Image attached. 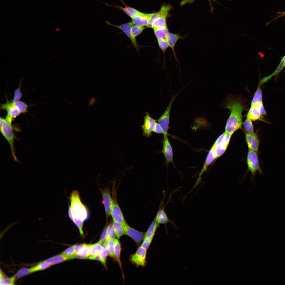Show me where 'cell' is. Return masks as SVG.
<instances>
[{
    "label": "cell",
    "instance_id": "1",
    "mask_svg": "<svg viewBox=\"0 0 285 285\" xmlns=\"http://www.w3.org/2000/svg\"><path fill=\"white\" fill-rule=\"evenodd\" d=\"M245 102L241 95H227L221 105L229 110L230 115L226 124L225 132L231 135L240 129L242 124V113L245 110Z\"/></svg>",
    "mask_w": 285,
    "mask_h": 285
},
{
    "label": "cell",
    "instance_id": "2",
    "mask_svg": "<svg viewBox=\"0 0 285 285\" xmlns=\"http://www.w3.org/2000/svg\"><path fill=\"white\" fill-rule=\"evenodd\" d=\"M70 200L73 216L84 221L87 220L88 211L81 201L79 192L77 190L73 191L70 195Z\"/></svg>",
    "mask_w": 285,
    "mask_h": 285
},
{
    "label": "cell",
    "instance_id": "3",
    "mask_svg": "<svg viewBox=\"0 0 285 285\" xmlns=\"http://www.w3.org/2000/svg\"><path fill=\"white\" fill-rule=\"evenodd\" d=\"M0 118L1 132L10 145L13 159L15 161L17 162L18 160L15 154L14 147L15 136L13 130L12 123L10 122L5 118L1 117Z\"/></svg>",
    "mask_w": 285,
    "mask_h": 285
},
{
    "label": "cell",
    "instance_id": "4",
    "mask_svg": "<svg viewBox=\"0 0 285 285\" xmlns=\"http://www.w3.org/2000/svg\"><path fill=\"white\" fill-rule=\"evenodd\" d=\"M180 92V91L172 97L165 112L157 120L162 129L164 136L167 135L168 130L169 129V116L171 107L175 99Z\"/></svg>",
    "mask_w": 285,
    "mask_h": 285
},
{
    "label": "cell",
    "instance_id": "5",
    "mask_svg": "<svg viewBox=\"0 0 285 285\" xmlns=\"http://www.w3.org/2000/svg\"><path fill=\"white\" fill-rule=\"evenodd\" d=\"M171 5H163L158 11L159 15L153 21L152 28H164L167 27L166 19L169 11L171 9Z\"/></svg>",
    "mask_w": 285,
    "mask_h": 285
},
{
    "label": "cell",
    "instance_id": "6",
    "mask_svg": "<svg viewBox=\"0 0 285 285\" xmlns=\"http://www.w3.org/2000/svg\"><path fill=\"white\" fill-rule=\"evenodd\" d=\"M105 22L107 25L116 27L122 31L130 40L133 45L138 52L140 46L137 43L136 38L132 37L131 33V27L134 25L132 22L119 25L112 24L107 21Z\"/></svg>",
    "mask_w": 285,
    "mask_h": 285
},
{
    "label": "cell",
    "instance_id": "7",
    "mask_svg": "<svg viewBox=\"0 0 285 285\" xmlns=\"http://www.w3.org/2000/svg\"><path fill=\"white\" fill-rule=\"evenodd\" d=\"M111 216L113 220L120 224L123 227L127 224L118 203L114 198H113Z\"/></svg>",
    "mask_w": 285,
    "mask_h": 285
},
{
    "label": "cell",
    "instance_id": "8",
    "mask_svg": "<svg viewBox=\"0 0 285 285\" xmlns=\"http://www.w3.org/2000/svg\"><path fill=\"white\" fill-rule=\"evenodd\" d=\"M247 164L249 170L253 174L257 171L261 172L256 152L249 150L247 157Z\"/></svg>",
    "mask_w": 285,
    "mask_h": 285
},
{
    "label": "cell",
    "instance_id": "9",
    "mask_svg": "<svg viewBox=\"0 0 285 285\" xmlns=\"http://www.w3.org/2000/svg\"><path fill=\"white\" fill-rule=\"evenodd\" d=\"M101 192L106 216V218H108L111 216L113 198L111 196L109 188L107 187L103 189H101Z\"/></svg>",
    "mask_w": 285,
    "mask_h": 285
},
{
    "label": "cell",
    "instance_id": "10",
    "mask_svg": "<svg viewBox=\"0 0 285 285\" xmlns=\"http://www.w3.org/2000/svg\"><path fill=\"white\" fill-rule=\"evenodd\" d=\"M146 250L140 246L135 253L131 256L130 260L131 262L137 266H145L146 263Z\"/></svg>",
    "mask_w": 285,
    "mask_h": 285
},
{
    "label": "cell",
    "instance_id": "11",
    "mask_svg": "<svg viewBox=\"0 0 285 285\" xmlns=\"http://www.w3.org/2000/svg\"><path fill=\"white\" fill-rule=\"evenodd\" d=\"M156 122V121L151 117L148 112H146L144 116V124L141 126L144 135L147 137L150 136Z\"/></svg>",
    "mask_w": 285,
    "mask_h": 285
},
{
    "label": "cell",
    "instance_id": "12",
    "mask_svg": "<svg viewBox=\"0 0 285 285\" xmlns=\"http://www.w3.org/2000/svg\"><path fill=\"white\" fill-rule=\"evenodd\" d=\"M123 228L125 234L130 237L137 243L139 244L143 240L145 236V233L132 228L128 224Z\"/></svg>",
    "mask_w": 285,
    "mask_h": 285
},
{
    "label": "cell",
    "instance_id": "13",
    "mask_svg": "<svg viewBox=\"0 0 285 285\" xmlns=\"http://www.w3.org/2000/svg\"><path fill=\"white\" fill-rule=\"evenodd\" d=\"M7 102L4 104H1V109L6 110L7 115L13 120L21 114L19 110L15 106L13 102L7 99Z\"/></svg>",
    "mask_w": 285,
    "mask_h": 285
},
{
    "label": "cell",
    "instance_id": "14",
    "mask_svg": "<svg viewBox=\"0 0 285 285\" xmlns=\"http://www.w3.org/2000/svg\"><path fill=\"white\" fill-rule=\"evenodd\" d=\"M161 152L164 155L167 164L173 162V154L172 148L167 135L164 136L163 146Z\"/></svg>",
    "mask_w": 285,
    "mask_h": 285
},
{
    "label": "cell",
    "instance_id": "15",
    "mask_svg": "<svg viewBox=\"0 0 285 285\" xmlns=\"http://www.w3.org/2000/svg\"><path fill=\"white\" fill-rule=\"evenodd\" d=\"M186 35H181L179 33L174 34L169 32L165 38L169 47L172 49L175 59L178 62V61L175 50V45L179 40L184 39L186 37Z\"/></svg>",
    "mask_w": 285,
    "mask_h": 285
},
{
    "label": "cell",
    "instance_id": "16",
    "mask_svg": "<svg viewBox=\"0 0 285 285\" xmlns=\"http://www.w3.org/2000/svg\"><path fill=\"white\" fill-rule=\"evenodd\" d=\"M150 13H146L139 11L131 18L132 22L135 25L147 26Z\"/></svg>",
    "mask_w": 285,
    "mask_h": 285
},
{
    "label": "cell",
    "instance_id": "17",
    "mask_svg": "<svg viewBox=\"0 0 285 285\" xmlns=\"http://www.w3.org/2000/svg\"><path fill=\"white\" fill-rule=\"evenodd\" d=\"M245 138L249 150L257 152L258 150L259 141L257 135L254 132L245 134Z\"/></svg>",
    "mask_w": 285,
    "mask_h": 285
},
{
    "label": "cell",
    "instance_id": "18",
    "mask_svg": "<svg viewBox=\"0 0 285 285\" xmlns=\"http://www.w3.org/2000/svg\"><path fill=\"white\" fill-rule=\"evenodd\" d=\"M285 67V55L281 58L279 63L275 70L269 75L264 77L262 79H260L259 81L263 84L270 80L272 77L274 76L277 77Z\"/></svg>",
    "mask_w": 285,
    "mask_h": 285
},
{
    "label": "cell",
    "instance_id": "19",
    "mask_svg": "<svg viewBox=\"0 0 285 285\" xmlns=\"http://www.w3.org/2000/svg\"><path fill=\"white\" fill-rule=\"evenodd\" d=\"M155 218L159 224H164L165 225L167 223H170L175 227L173 222L169 220L165 211L164 208L163 207H160L157 213Z\"/></svg>",
    "mask_w": 285,
    "mask_h": 285
},
{
    "label": "cell",
    "instance_id": "20",
    "mask_svg": "<svg viewBox=\"0 0 285 285\" xmlns=\"http://www.w3.org/2000/svg\"><path fill=\"white\" fill-rule=\"evenodd\" d=\"M262 115L257 106L254 105L251 106L246 117L251 121H254L259 120Z\"/></svg>",
    "mask_w": 285,
    "mask_h": 285
},
{
    "label": "cell",
    "instance_id": "21",
    "mask_svg": "<svg viewBox=\"0 0 285 285\" xmlns=\"http://www.w3.org/2000/svg\"><path fill=\"white\" fill-rule=\"evenodd\" d=\"M217 158L213 148L212 147L208 154L203 168L201 170L199 176H200L206 170L208 166Z\"/></svg>",
    "mask_w": 285,
    "mask_h": 285
},
{
    "label": "cell",
    "instance_id": "22",
    "mask_svg": "<svg viewBox=\"0 0 285 285\" xmlns=\"http://www.w3.org/2000/svg\"><path fill=\"white\" fill-rule=\"evenodd\" d=\"M263 84L259 82L257 88L252 100L251 106L257 105L262 102V95L261 87Z\"/></svg>",
    "mask_w": 285,
    "mask_h": 285
},
{
    "label": "cell",
    "instance_id": "23",
    "mask_svg": "<svg viewBox=\"0 0 285 285\" xmlns=\"http://www.w3.org/2000/svg\"><path fill=\"white\" fill-rule=\"evenodd\" d=\"M159 224L155 218L146 232L144 239L153 238Z\"/></svg>",
    "mask_w": 285,
    "mask_h": 285
},
{
    "label": "cell",
    "instance_id": "24",
    "mask_svg": "<svg viewBox=\"0 0 285 285\" xmlns=\"http://www.w3.org/2000/svg\"><path fill=\"white\" fill-rule=\"evenodd\" d=\"M69 260L61 254L49 258L45 260L52 265L63 262Z\"/></svg>",
    "mask_w": 285,
    "mask_h": 285
},
{
    "label": "cell",
    "instance_id": "25",
    "mask_svg": "<svg viewBox=\"0 0 285 285\" xmlns=\"http://www.w3.org/2000/svg\"><path fill=\"white\" fill-rule=\"evenodd\" d=\"M102 2L105 3L107 6H112L121 10L131 18L135 15L137 14L139 11L134 8L129 6L123 7L117 5L113 6L112 5H109L104 2Z\"/></svg>",
    "mask_w": 285,
    "mask_h": 285
},
{
    "label": "cell",
    "instance_id": "26",
    "mask_svg": "<svg viewBox=\"0 0 285 285\" xmlns=\"http://www.w3.org/2000/svg\"><path fill=\"white\" fill-rule=\"evenodd\" d=\"M154 32L156 39H165L169 32L167 27L164 28H153Z\"/></svg>",
    "mask_w": 285,
    "mask_h": 285
},
{
    "label": "cell",
    "instance_id": "27",
    "mask_svg": "<svg viewBox=\"0 0 285 285\" xmlns=\"http://www.w3.org/2000/svg\"><path fill=\"white\" fill-rule=\"evenodd\" d=\"M114 253L115 259L118 262L120 266H121L120 260V255L121 247L120 243L117 239L114 240Z\"/></svg>",
    "mask_w": 285,
    "mask_h": 285
},
{
    "label": "cell",
    "instance_id": "28",
    "mask_svg": "<svg viewBox=\"0 0 285 285\" xmlns=\"http://www.w3.org/2000/svg\"><path fill=\"white\" fill-rule=\"evenodd\" d=\"M51 265L46 260L41 262L30 268L31 273L45 270Z\"/></svg>",
    "mask_w": 285,
    "mask_h": 285
},
{
    "label": "cell",
    "instance_id": "29",
    "mask_svg": "<svg viewBox=\"0 0 285 285\" xmlns=\"http://www.w3.org/2000/svg\"><path fill=\"white\" fill-rule=\"evenodd\" d=\"M112 223L116 237L119 239L125 234L124 228L120 224L113 220Z\"/></svg>",
    "mask_w": 285,
    "mask_h": 285
},
{
    "label": "cell",
    "instance_id": "30",
    "mask_svg": "<svg viewBox=\"0 0 285 285\" xmlns=\"http://www.w3.org/2000/svg\"><path fill=\"white\" fill-rule=\"evenodd\" d=\"M91 245L87 244L78 254L76 255V258L79 259H88L90 255Z\"/></svg>",
    "mask_w": 285,
    "mask_h": 285
},
{
    "label": "cell",
    "instance_id": "31",
    "mask_svg": "<svg viewBox=\"0 0 285 285\" xmlns=\"http://www.w3.org/2000/svg\"><path fill=\"white\" fill-rule=\"evenodd\" d=\"M0 283L1 285H12L14 284L15 280V278L13 276L11 277H7L1 271Z\"/></svg>",
    "mask_w": 285,
    "mask_h": 285
},
{
    "label": "cell",
    "instance_id": "32",
    "mask_svg": "<svg viewBox=\"0 0 285 285\" xmlns=\"http://www.w3.org/2000/svg\"><path fill=\"white\" fill-rule=\"evenodd\" d=\"M102 250L101 244L99 242L91 245L90 256H93L100 254Z\"/></svg>",
    "mask_w": 285,
    "mask_h": 285
},
{
    "label": "cell",
    "instance_id": "33",
    "mask_svg": "<svg viewBox=\"0 0 285 285\" xmlns=\"http://www.w3.org/2000/svg\"><path fill=\"white\" fill-rule=\"evenodd\" d=\"M76 245H74L69 247L61 254L64 256L68 258L69 260L76 258L75 248Z\"/></svg>",
    "mask_w": 285,
    "mask_h": 285
},
{
    "label": "cell",
    "instance_id": "34",
    "mask_svg": "<svg viewBox=\"0 0 285 285\" xmlns=\"http://www.w3.org/2000/svg\"><path fill=\"white\" fill-rule=\"evenodd\" d=\"M102 247V250L99 254L101 260L100 261L103 264L105 267H106V260L108 256V253L106 247V243L101 244Z\"/></svg>",
    "mask_w": 285,
    "mask_h": 285
},
{
    "label": "cell",
    "instance_id": "35",
    "mask_svg": "<svg viewBox=\"0 0 285 285\" xmlns=\"http://www.w3.org/2000/svg\"><path fill=\"white\" fill-rule=\"evenodd\" d=\"M145 28L144 26L136 25H133L131 27V31L132 37L136 38V36L140 35Z\"/></svg>",
    "mask_w": 285,
    "mask_h": 285
},
{
    "label": "cell",
    "instance_id": "36",
    "mask_svg": "<svg viewBox=\"0 0 285 285\" xmlns=\"http://www.w3.org/2000/svg\"><path fill=\"white\" fill-rule=\"evenodd\" d=\"M106 244L108 255L110 257L115 258L114 253V240L112 239L108 240L106 242Z\"/></svg>",
    "mask_w": 285,
    "mask_h": 285
},
{
    "label": "cell",
    "instance_id": "37",
    "mask_svg": "<svg viewBox=\"0 0 285 285\" xmlns=\"http://www.w3.org/2000/svg\"><path fill=\"white\" fill-rule=\"evenodd\" d=\"M31 273L30 268H23L19 270L14 276L16 279H20Z\"/></svg>",
    "mask_w": 285,
    "mask_h": 285
},
{
    "label": "cell",
    "instance_id": "38",
    "mask_svg": "<svg viewBox=\"0 0 285 285\" xmlns=\"http://www.w3.org/2000/svg\"><path fill=\"white\" fill-rule=\"evenodd\" d=\"M17 108L21 113H25L27 112L28 106L26 103L21 101L13 102Z\"/></svg>",
    "mask_w": 285,
    "mask_h": 285
},
{
    "label": "cell",
    "instance_id": "39",
    "mask_svg": "<svg viewBox=\"0 0 285 285\" xmlns=\"http://www.w3.org/2000/svg\"><path fill=\"white\" fill-rule=\"evenodd\" d=\"M243 126L246 133H254V127L252 121L249 119L246 118L243 123Z\"/></svg>",
    "mask_w": 285,
    "mask_h": 285
},
{
    "label": "cell",
    "instance_id": "40",
    "mask_svg": "<svg viewBox=\"0 0 285 285\" xmlns=\"http://www.w3.org/2000/svg\"><path fill=\"white\" fill-rule=\"evenodd\" d=\"M107 240L109 239L114 240L115 239L116 236L112 225V222H110L107 226Z\"/></svg>",
    "mask_w": 285,
    "mask_h": 285
},
{
    "label": "cell",
    "instance_id": "41",
    "mask_svg": "<svg viewBox=\"0 0 285 285\" xmlns=\"http://www.w3.org/2000/svg\"><path fill=\"white\" fill-rule=\"evenodd\" d=\"M158 46L163 51L164 55L165 51L169 47L165 39H157Z\"/></svg>",
    "mask_w": 285,
    "mask_h": 285
},
{
    "label": "cell",
    "instance_id": "42",
    "mask_svg": "<svg viewBox=\"0 0 285 285\" xmlns=\"http://www.w3.org/2000/svg\"><path fill=\"white\" fill-rule=\"evenodd\" d=\"M212 147L213 148L217 158L219 157L223 154L227 148L221 144L214 148Z\"/></svg>",
    "mask_w": 285,
    "mask_h": 285
},
{
    "label": "cell",
    "instance_id": "43",
    "mask_svg": "<svg viewBox=\"0 0 285 285\" xmlns=\"http://www.w3.org/2000/svg\"><path fill=\"white\" fill-rule=\"evenodd\" d=\"M84 221L73 216V222L78 229L81 235H83V225Z\"/></svg>",
    "mask_w": 285,
    "mask_h": 285
},
{
    "label": "cell",
    "instance_id": "44",
    "mask_svg": "<svg viewBox=\"0 0 285 285\" xmlns=\"http://www.w3.org/2000/svg\"><path fill=\"white\" fill-rule=\"evenodd\" d=\"M21 85L20 84L18 87L14 91L13 99L12 101L13 102L19 101L22 97V94L20 89Z\"/></svg>",
    "mask_w": 285,
    "mask_h": 285
},
{
    "label": "cell",
    "instance_id": "45",
    "mask_svg": "<svg viewBox=\"0 0 285 285\" xmlns=\"http://www.w3.org/2000/svg\"><path fill=\"white\" fill-rule=\"evenodd\" d=\"M153 238L147 239H144L140 246L147 250L152 241Z\"/></svg>",
    "mask_w": 285,
    "mask_h": 285
},
{
    "label": "cell",
    "instance_id": "46",
    "mask_svg": "<svg viewBox=\"0 0 285 285\" xmlns=\"http://www.w3.org/2000/svg\"><path fill=\"white\" fill-rule=\"evenodd\" d=\"M107 226H106L104 229L100 239L98 241L101 244L106 243L107 240Z\"/></svg>",
    "mask_w": 285,
    "mask_h": 285
},
{
    "label": "cell",
    "instance_id": "47",
    "mask_svg": "<svg viewBox=\"0 0 285 285\" xmlns=\"http://www.w3.org/2000/svg\"><path fill=\"white\" fill-rule=\"evenodd\" d=\"M231 135L230 134L226 133L223 139L221 144L225 147L227 148Z\"/></svg>",
    "mask_w": 285,
    "mask_h": 285
},
{
    "label": "cell",
    "instance_id": "48",
    "mask_svg": "<svg viewBox=\"0 0 285 285\" xmlns=\"http://www.w3.org/2000/svg\"><path fill=\"white\" fill-rule=\"evenodd\" d=\"M276 13L277 16L270 21L266 23V26L269 25L272 22L278 18L283 17L285 16V11L283 12L280 11L277 12Z\"/></svg>",
    "mask_w": 285,
    "mask_h": 285
},
{
    "label": "cell",
    "instance_id": "49",
    "mask_svg": "<svg viewBox=\"0 0 285 285\" xmlns=\"http://www.w3.org/2000/svg\"><path fill=\"white\" fill-rule=\"evenodd\" d=\"M226 133L224 132L217 139L212 147L214 148L220 144L222 141Z\"/></svg>",
    "mask_w": 285,
    "mask_h": 285
},
{
    "label": "cell",
    "instance_id": "50",
    "mask_svg": "<svg viewBox=\"0 0 285 285\" xmlns=\"http://www.w3.org/2000/svg\"><path fill=\"white\" fill-rule=\"evenodd\" d=\"M153 131L158 134H163L162 129L159 123L156 122Z\"/></svg>",
    "mask_w": 285,
    "mask_h": 285
},
{
    "label": "cell",
    "instance_id": "51",
    "mask_svg": "<svg viewBox=\"0 0 285 285\" xmlns=\"http://www.w3.org/2000/svg\"><path fill=\"white\" fill-rule=\"evenodd\" d=\"M87 244H83L79 245H76L75 248V255H77L85 247Z\"/></svg>",
    "mask_w": 285,
    "mask_h": 285
},
{
    "label": "cell",
    "instance_id": "52",
    "mask_svg": "<svg viewBox=\"0 0 285 285\" xmlns=\"http://www.w3.org/2000/svg\"><path fill=\"white\" fill-rule=\"evenodd\" d=\"M257 105L258 106L262 115H266L267 114L264 108L263 102L260 103Z\"/></svg>",
    "mask_w": 285,
    "mask_h": 285
},
{
    "label": "cell",
    "instance_id": "53",
    "mask_svg": "<svg viewBox=\"0 0 285 285\" xmlns=\"http://www.w3.org/2000/svg\"><path fill=\"white\" fill-rule=\"evenodd\" d=\"M89 104L88 107H90L94 104L96 102V99L95 97H93L88 100Z\"/></svg>",
    "mask_w": 285,
    "mask_h": 285
},
{
    "label": "cell",
    "instance_id": "54",
    "mask_svg": "<svg viewBox=\"0 0 285 285\" xmlns=\"http://www.w3.org/2000/svg\"><path fill=\"white\" fill-rule=\"evenodd\" d=\"M68 214L70 220L73 222V214L71 208V207L70 206L68 208Z\"/></svg>",
    "mask_w": 285,
    "mask_h": 285
},
{
    "label": "cell",
    "instance_id": "55",
    "mask_svg": "<svg viewBox=\"0 0 285 285\" xmlns=\"http://www.w3.org/2000/svg\"><path fill=\"white\" fill-rule=\"evenodd\" d=\"M88 259L100 261L101 258L100 254H99L93 256H90L88 258Z\"/></svg>",
    "mask_w": 285,
    "mask_h": 285
},
{
    "label": "cell",
    "instance_id": "56",
    "mask_svg": "<svg viewBox=\"0 0 285 285\" xmlns=\"http://www.w3.org/2000/svg\"><path fill=\"white\" fill-rule=\"evenodd\" d=\"M195 0H182L181 2L180 5L183 6L187 3H191Z\"/></svg>",
    "mask_w": 285,
    "mask_h": 285
}]
</instances>
